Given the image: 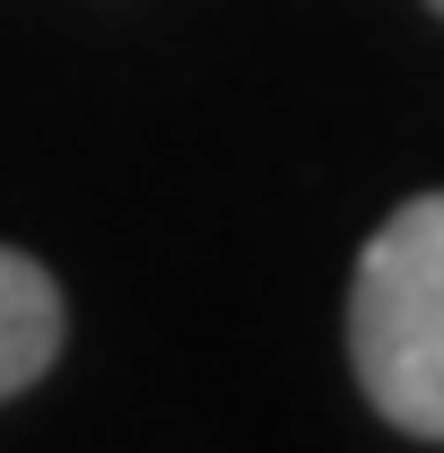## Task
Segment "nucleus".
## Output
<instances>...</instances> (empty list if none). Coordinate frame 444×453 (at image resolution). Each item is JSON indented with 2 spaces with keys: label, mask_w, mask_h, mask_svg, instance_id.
Instances as JSON below:
<instances>
[{
  "label": "nucleus",
  "mask_w": 444,
  "mask_h": 453,
  "mask_svg": "<svg viewBox=\"0 0 444 453\" xmlns=\"http://www.w3.org/2000/svg\"><path fill=\"white\" fill-rule=\"evenodd\" d=\"M427 9H436V18H444V0H427Z\"/></svg>",
  "instance_id": "3"
},
{
  "label": "nucleus",
  "mask_w": 444,
  "mask_h": 453,
  "mask_svg": "<svg viewBox=\"0 0 444 453\" xmlns=\"http://www.w3.org/2000/svg\"><path fill=\"white\" fill-rule=\"evenodd\" d=\"M61 357V288L44 262L0 244V401H18Z\"/></svg>",
  "instance_id": "2"
},
{
  "label": "nucleus",
  "mask_w": 444,
  "mask_h": 453,
  "mask_svg": "<svg viewBox=\"0 0 444 453\" xmlns=\"http://www.w3.org/2000/svg\"><path fill=\"white\" fill-rule=\"evenodd\" d=\"M357 384L401 436L444 445V192L401 201L348 280Z\"/></svg>",
  "instance_id": "1"
}]
</instances>
